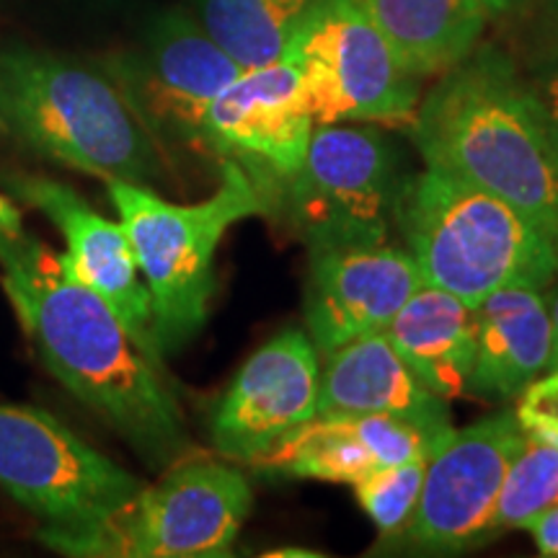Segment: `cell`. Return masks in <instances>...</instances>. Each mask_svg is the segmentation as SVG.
Wrapping results in <instances>:
<instances>
[{
	"label": "cell",
	"instance_id": "1",
	"mask_svg": "<svg viewBox=\"0 0 558 558\" xmlns=\"http://www.w3.org/2000/svg\"><path fill=\"white\" fill-rule=\"evenodd\" d=\"M0 284L50 369L150 469L186 452V427L163 367L148 360L104 300L70 277L60 254L24 228L16 205L0 209Z\"/></svg>",
	"mask_w": 558,
	"mask_h": 558
},
{
	"label": "cell",
	"instance_id": "2",
	"mask_svg": "<svg viewBox=\"0 0 558 558\" xmlns=\"http://www.w3.org/2000/svg\"><path fill=\"white\" fill-rule=\"evenodd\" d=\"M409 130L424 166L509 202L558 246V137L507 52L476 45L442 70Z\"/></svg>",
	"mask_w": 558,
	"mask_h": 558
},
{
	"label": "cell",
	"instance_id": "3",
	"mask_svg": "<svg viewBox=\"0 0 558 558\" xmlns=\"http://www.w3.org/2000/svg\"><path fill=\"white\" fill-rule=\"evenodd\" d=\"M0 122L39 156L104 181L158 186L163 150L104 68L54 52L0 50Z\"/></svg>",
	"mask_w": 558,
	"mask_h": 558
},
{
	"label": "cell",
	"instance_id": "4",
	"mask_svg": "<svg viewBox=\"0 0 558 558\" xmlns=\"http://www.w3.org/2000/svg\"><path fill=\"white\" fill-rule=\"evenodd\" d=\"M393 228L424 284L471 308L509 284L548 288L554 279L556 243L527 215L432 166L401 181Z\"/></svg>",
	"mask_w": 558,
	"mask_h": 558
},
{
	"label": "cell",
	"instance_id": "5",
	"mask_svg": "<svg viewBox=\"0 0 558 558\" xmlns=\"http://www.w3.org/2000/svg\"><path fill=\"white\" fill-rule=\"evenodd\" d=\"M107 192L150 292L156 341L166 357L205 326L222 235L254 215L267 218V207L233 160H220L218 190L194 205H177L150 186L117 179L107 181Z\"/></svg>",
	"mask_w": 558,
	"mask_h": 558
},
{
	"label": "cell",
	"instance_id": "6",
	"mask_svg": "<svg viewBox=\"0 0 558 558\" xmlns=\"http://www.w3.org/2000/svg\"><path fill=\"white\" fill-rule=\"evenodd\" d=\"M143 481L90 448L50 411L0 403V488L68 554L135 497Z\"/></svg>",
	"mask_w": 558,
	"mask_h": 558
},
{
	"label": "cell",
	"instance_id": "7",
	"mask_svg": "<svg viewBox=\"0 0 558 558\" xmlns=\"http://www.w3.org/2000/svg\"><path fill=\"white\" fill-rule=\"evenodd\" d=\"M316 124H407L422 78L362 0H318L288 50Z\"/></svg>",
	"mask_w": 558,
	"mask_h": 558
},
{
	"label": "cell",
	"instance_id": "8",
	"mask_svg": "<svg viewBox=\"0 0 558 558\" xmlns=\"http://www.w3.org/2000/svg\"><path fill=\"white\" fill-rule=\"evenodd\" d=\"M254 494L235 465L184 452L156 484H143L120 512L65 556L215 558L239 541Z\"/></svg>",
	"mask_w": 558,
	"mask_h": 558
},
{
	"label": "cell",
	"instance_id": "9",
	"mask_svg": "<svg viewBox=\"0 0 558 558\" xmlns=\"http://www.w3.org/2000/svg\"><path fill=\"white\" fill-rule=\"evenodd\" d=\"M396 153L365 124H316L279 218L308 254L386 243L401 190Z\"/></svg>",
	"mask_w": 558,
	"mask_h": 558
},
{
	"label": "cell",
	"instance_id": "10",
	"mask_svg": "<svg viewBox=\"0 0 558 558\" xmlns=\"http://www.w3.org/2000/svg\"><path fill=\"white\" fill-rule=\"evenodd\" d=\"M104 70L160 150H202L207 107L243 73L199 19L184 9L156 13L135 45L109 58Z\"/></svg>",
	"mask_w": 558,
	"mask_h": 558
},
{
	"label": "cell",
	"instance_id": "11",
	"mask_svg": "<svg viewBox=\"0 0 558 558\" xmlns=\"http://www.w3.org/2000/svg\"><path fill=\"white\" fill-rule=\"evenodd\" d=\"M313 122L290 54L243 70L215 96L202 120V153L233 160L275 213L308 153Z\"/></svg>",
	"mask_w": 558,
	"mask_h": 558
},
{
	"label": "cell",
	"instance_id": "12",
	"mask_svg": "<svg viewBox=\"0 0 558 558\" xmlns=\"http://www.w3.org/2000/svg\"><path fill=\"white\" fill-rule=\"evenodd\" d=\"M514 409L456 429L427 460L422 494L401 535L418 550L452 554L492 533L507 473L522 448ZM399 535V538H401Z\"/></svg>",
	"mask_w": 558,
	"mask_h": 558
},
{
	"label": "cell",
	"instance_id": "13",
	"mask_svg": "<svg viewBox=\"0 0 558 558\" xmlns=\"http://www.w3.org/2000/svg\"><path fill=\"white\" fill-rule=\"evenodd\" d=\"M0 181L5 197L24 202L47 215V220L68 243L65 254H60L62 269L94 290L120 316L124 329L148 354V360L166 369V357L153 326L150 292L140 275L135 251L122 222L104 218L73 186L62 181L26 171H9Z\"/></svg>",
	"mask_w": 558,
	"mask_h": 558
},
{
	"label": "cell",
	"instance_id": "14",
	"mask_svg": "<svg viewBox=\"0 0 558 558\" xmlns=\"http://www.w3.org/2000/svg\"><path fill=\"white\" fill-rule=\"evenodd\" d=\"M320 357L303 329H284L256 349L209 416L215 450L251 465L298 424L318 414Z\"/></svg>",
	"mask_w": 558,
	"mask_h": 558
},
{
	"label": "cell",
	"instance_id": "15",
	"mask_svg": "<svg viewBox=\"0 0 558 558\" xmlns=\"http://www.w3.org/2000/svg\"><path fill=\"white\" fill-rule=\"evenodd\" d=\"M305 333L318 357L365 333L383 331L422 288V271L403 246L375 243L308 254Z\"/></svg>",
	"mask_w": 558,
	"mask_h": 558
},
{
	"label": "cell",
	"instance_id": "16",
	"mask_svg": "<svg viewBox=\"0 0 558 558\" xmlns=\"http://www.w3.org/2000/svg\"><path fill=\"white\" fill-rule=\"evenodd\" d=\"M450 432H427L393 416L331 411L298 424L251 469L264 476L354 486L388 465L432 458Z\"/></svg>",
	"mask_w": 558,
	"mask_h": 558
},
{
	"label": "cell",
	"instance_id": "17",
	"mask_svg": "<svg viewBox=\"0 0 558 558\" xmlns=\"http://www.w3.org/2000/svg\"><path fill=\"white\" fill-rule=\"evenodd\" d=\"M380 414L427 432H450L448 399L432 393L399 357L386 331L347 341L320 357L318 414Z\"/></svg>",
	"mask_w": 558,
	"mask_h": 558
},
{
	"label": "cell",
	"instance_id": "18",
	"mask_svg": "<svg viewBox=\"0 0 558 558\" xmlns=\"http://www.w3.org/2000/svg\"><path fill=\"white\" fill-rule=\"evenodd\" d=\"M554 352L548 288L509 284L473 305V365L465 390L518 399L548 369Z\"/></svg>",
	"mask_w": 558,
	"mask_h": 558
},
{
	"label": "cell",
	"instance_id": "19",
	"mask_svg": "<svg viewBox=\"0 0 558 558\" xmlns=\"http://www.w3.org/2000/svg\"><path fill=\"white\" fill-rule=\"evenodd\" d=\"M383 331L432 393L456 399L469 386L473 365V308L469 303L422 284Z\"/></svg>",
	"mask_w": 558,
	"mask_h": 558
},
{
	"label": "cell",
	"instance_id": "20",
	"mask_svg": "<svg viewBox=\"0 0 558 558\" xmlns=\"http://www.w3.org/2000/svg\"><path fill=\"white\" fill-rule=\"evenodd\" d=\"M418 78L439 75L478 45L484 0H362Z\"/></svg>",
	"mask_w": 558,
	"mask_h": 558
},
{
	"label": "cell",
	"instance_id": "21",
	"mask_svg": "<svg viewBox=\"0 0 558 558\" xmlns=\"http://www.w3.org/2000/svg\"><path fill=\"white\" fill-rule=\"evenodd\" d=\"M318 0H192L209 37L243 70L282 58L292 34Z\"/></svg>",
	"mask_w": 558,
	"mask_h": 558
},
{
	"label": "cell",
	"instance_id": "22",
	"mask_svg": "<svg viewBox=\"0 0 558 558\" xmlns=\"http://www.w3.org/2000/svg\"><path fill=\"white\" fill-rule=\"evenodd\" d=\"M522 448L507 473L492 533L522 530L541 509L558 505V416L518 407Z\"/></svg>",
	"mask_w": 558,
	"mask_h": 558
},
{
	"label": "cell",
	"instance_id": "23",
	"mask_svg": "<svg viewBox=\"0 0 558 558\" xmlns=\"http://www.w3.org/2000/svg\"><path fill=\"white\" fill-rule=\"evenodd\" d=\"M429 458H414L407 463L388 465L369 473L360 484H354L360 507L380 530L383 538H399L411 512H414L418 494H422L424 473H427Z\"/></svg>",
	"mask_w": 558,
	"mask_h": 558
},
{
	"label": "cell",
	"instance_id": "24",
	"mask_svg": "<svg viewBox=\"0 0 558 558\" xmlns=\"http://www.w3.org/2000/svg\"><path fill=\"white\" fill-rule=\"evenodd\" d=\"M525 81H527L530 90H533L535 101L541 104L548 124L554 128L556 137H558V52H554L550 58L543 60Z\"/></svg>",
	"mask_w": 558,
	"mask_h": 558
},
{
	"label": "cell",
	"instance_id": "25",
	"mask_svg": "<svg viewBox=\"0 0 558 558\" xmlns=\"http://www.w3.org/2000/svg\"><path fill=\"white\" fill-rule=\"evenodd\" d=\"M520 407L558 416V367H548L538 380H533L522 390Z\"/></svg>",
	"mask_w": 558,
	"mask_h": 558
},
{
	"label": "cell",
	"instance_id": "26",
	"mask_svg": "<svg viewBox=\"0 0 558 558\" xmlns=\"http://www.w3.org/2000/svg\"><path fill=\"white\" fill-rule=\"evenodd\" d=\"M522 530L533 535L535 546H538L541 556L558 558V505L541 509L530 518Z\"/></svg>",
	"mask_w": 558,
	"mask_h": 558
},
{
	"label": "cell",
	"instance_id": "27",
	"mask_svg": "<svg viewBox=\"0 0 558 558\" xmlns=\"http://www.w3.org/2000/svg\"><path fill=\"white\" fill-rule=\"evenodd\" d=\"M548 305H550V320H554V352H550L548 367H558V254H556L554 279H550L548 284Z\"/></svg>",
	"mask_w": 558,
	"mask_h": 558
},
{
	"label": "cell",
	"instance_id": "28",
	"mask_svg": "<svg viewBox=\"0 0 558 558\" xmlns=\"http://www.w3.org/2000/svg\"><path fill=\"white\" fill-rule=\"evenodd\" d=\"M484 3H486L488 19H501V16H512V13H520L522 9H527L530 3H535V0H484Z\"/></svg>",
	"mask_w": 558,
	"mask_h": 558
},
{
	"label": "cell",
	"instance_id": "29",
	"mask_svg": "<svg viewBox=\"0 0 558 558\" xmlns=\"http://www.w3.org/2000/svg\"><path fill=\"white\" fill-rule=\"evenodd\" d=\"M11 197H3V194H0V209H5V207H9L11 205Z\"/></svg>",
	"mask_w": 558,
	"mask_h": 558
},
{
	"label": "cell",
	"instance_id": "30",
	"mask_svg": "<svg viewBox=\"0 0 558 558\" xmlns=\"http://www.w3.org/2000/svg\"><path fill=\"white\" fill-rule=\"evenodd\" d=\"M556 3H558V0H556Z\"/></svg>",
	"mask_w": 558,
	"mask_h": 558
}]
</instances>
